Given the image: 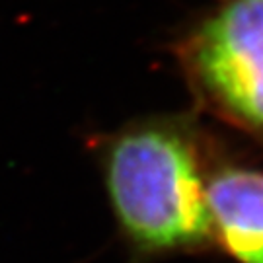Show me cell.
Masks as SVG:
<instances>
[{
    "mask_svg": "<svg viewBox=\"0 0 263 263\" xmlns=\"http://www.w3.org/2000/svg\"><path fill=\"white\" fill-rule=\"evenodd\" d=\"M215 146L197 119L181 113L146 115L94 137L105 195L135 259L215 248L205 199Z\"/></svg>",
    "mask_w": 263,
    "mask_h": 263,
    "instance_id": "1",
    "label": "cell"
},
{
    "mask_svg": "<svg viewBox=\"0 0 263 263\" xmlns=\"http://www.w3.org/2000/svg\"><path fill=\"white\" fill-rule=\"evenodd\" d=\"M172 51L199 111L263 154V0H216Z\"/></svg>",
    "mask_w": 263,
    "mask_h": 263,
    "instance_id": "2",
    "label": "cell"
},
{
    "mask_svg": "<svg viewBox=\"0 0 263 263\" xmlns=\"http://www.w3.org/2000/svg\"><path fill=\"white\" fill-rule=\"evenodd\" d=\"M205 199L215 248L236 263H263V170L215 146Z\"/></svg>",
    "mask_w": 263,
    "mask_h": 263,
    "instance_id": "3",
    "label": "cell"
}]
</instances>
